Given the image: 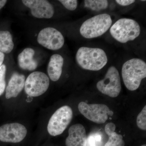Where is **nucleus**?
<instances>
[{
	"mask_svg": "<svg viewBox=\"0 0 146 146\" xmlns=\"http://www.w3.org/2000/svg\"><path fill=\"white\" fill-rule=\"evenodd\" d=\"M78 65L84 70L96 71L101 70L107 63L108 57L103 50L100 48L82 47L76 55Z\"/></svg>",
	"mask_w": 146,
	"mask_h": 146,
	"instance_id": "obj_1",
	"label": "nucleus"
},
{
	"mask_svg": "<svg viewBox=\"0 0 146 146\" xmlns=\"http://www.w3.org/2000/svg\"><path fill=\"white\" fill-rule=\"evenodd\" d=\"M122 76L126 87L129 91L137 90L142 80L146 77V63L139 58H133L124 63Z\"/></svg>",
	"mask_w": 146,
	"mask_h": 146,
	"instance_id": "obj_2",
	"label": "nucleus"
},
{
	"mask_svg": "<svg viewBox=\"0 0 146 146\" xmlns=\"http://www.w3.org/2000/svg\"><path fill=\"white\" fill-rule=\"evenodd\" d=\"M112 24V18L109 14H99L84 21L80 27V32L86 39L96 38L106 32Z\"/></svg>",
	"mask_w": 146,
	"mask_h": 146,
	"instance_id": "obj_3",
	"label": "nucleus"
},
{
	"mask_svg": "<svg viewBox=\"0 0 146 146\" xmlns=\"http://www.w3.org/2000/svg\"><path fill=\"white\" fill-rule=\"evenodd\" d=\"M141 31V27L136 21L126 18L119 19L110 29L111 36L121 43L136 39L140 35Z\"/></svg>",
	"mask_w": 146,
	"mask_h": 146,
	"instance_id": "obj_4",
	"label": "nucleus"
},
{
	"mask_svg": "<svg viewBox=\"0 0 146 146\" xmlns=\"http://www.w3.org/2000/svg\"><path fill=\"white\" fill-rule=\"evenodd\" d=\"M73 116L70 106H64L58 108L50 118L47 126L48 133L53 136L62 134L70 123Z\"/></svg>",
	"mask_w": 146,
	"mask_h": 146,
	"instance_id": "obj_5",
	"label": "nucleus"
},
{
	"mask_svg": "<svg viewBox=\"0 0 146 146\" xmlns=\"http://www.w3.org/2000/svg\"><path fill=\"white\" fill-rule=\"evenodd\" d=\"M96 86L102 94L111 98L117 97L121 90V78L117 69L115 66H110L104 78L98 82Z\"/></svg>",
	"mask_w": 146,
	"mask_h": 146,
	"instance_id": "obj_6",
	"label": "nucleus"
},
{
	"mask_svg": "<svg viewBox=\"0 0 146 146\" xmlns=\"http://www.w3.org/2000/svg\"><path fill=\"white\" fill-rule=\"evenodd\" d=\"M78 108L86 119L99 124L104 123L108 119V116L113 115V111L104 104H88L82 102L79 104Z\"/></svg>",
	"mask_w": 146,
	"mask_h": 146,
	"instance_id": "obj_7",
	"label": "nucleus"
},
{
	"mask_svg": "<svg viewBox=\"0 0 146 146\" xmlns=\"http://www.w3.org/2000/svg\"><path fill=\"white\" fill-rule=\"evenodd\" d=\"M49 85L48 76L43 72L35 71L30 74L26 79L24 89L27 95L36 97L44 94Z\"/></svg>",
	"mask_w": 146,
	"mask_h": 146,
	"instance_id": "obj_8",
	"label": "nucleus"
},
{
	"mask_svg": "<svg viewBox=\"0 0 146 146\" xmlns=\"http://www.w3.org/2000/svg\"><path fill=\"white\" fill-rule=\"evenodd\" d=\"M37 43L51 50H57L63 47L65 39L63 34L54 28L48 27L42 29L37 36Z\"/></svg>",
	"mask_w": 146,
	"mask_h": 146,
	"instance_id": "obj_9",
	"label": "nucleus"
},
{
	"mask_svg": "<svg viewBox=\"0 0 146 146\" xmlns=\"http://www.w3.org/2000/svg\"><path fill=\"white\" fill-rule=\"evenodd\" d=\"M27 133L26 128L21 124H6L0 127V141L5 143H20L26 137Z\"/></svg>",
	"mask_w": 146,
	"mask_h": 146,
	"instance_id": "obj_10",
	"label": "nucleus"
},
{
	"mask_svg": "<svg viewBox=\"0 0 146 146\" xmlns=\"http://www.w3.org/2000/svg\"><path fill=\"white\" fill-rule=\"evenodd\" d=\"M22 2L30 10L32 16L39 19H50L54 15L53 6L46 0H24Z\"/></svg>",
	"mask_w": 146,
	"mask_h": 146,
	"instance_id": "obj_11",
	"label": "nucleus"
},
{
	"mask_svg": "<svg viewBox=\"0 0 146 146\" xmlns=\"http://www.w3.org/2000/svg\"><path fill=\"white\" fill-rule=\"evenodd\" d=\"M65 141L66 146H86L87 136L83 125L76 124L71 126Z\"/></svg>",
	"mask_w": 146,
	"mask_h": 146,
	"instance_id": "obj_12",
	"label": "nucleus"
},
{
	"mask_svg": "<svg viewBox=\"0 0 146 146\" xmlns=\"http://www.w3.org/2000/svg\"><path fill=\"white\" fill-rule=\"evenodd\" d=\"M25 80L24 75L17 72L13 73L6 87V98L9 99L18 96L25 87Z\"/></svg>",
	"mask_w": 146,
	"mask_h": 146,
	"instance_id": "obj_13",
	"label": "nucleus"
},
{
	"mask_svg": "<svg viewBox=\"0 0 146 146\" xmlns=\"http://www.w3.org/2000/svg\"><path fill=\"white\" fill-rule=\"evenodd\" d=\"M35 51L31 48L24 49L17 57L18 66L22 70L29 71H34L38 67V63L34 58Z\"/></svg>",
	"mask_w": 146,
	"mask_h": 146,
	"instance_id": "obj_14",
	"label": "nucleus"
},
{
	"mask_svg": "<svg viewBox=\"0 0 146 146\" xmlns=\"http://www.w3.org/2000/svg\"><path fill=\"white\" fill-rule=\"evenodd\" d=\"M64 59L62 56L55 54L51 56L48 63L47 72L49 78L54 82L57 81L62 74Z\"/></svg>",
	"mask_w": 146,
	"mask_h": 146,
	"instance_id": "obj_15",
	"label": "nucleus"
},
{
	"mask_svg": "<svg viewBox=\"0 0 146 146\" xmlns=\"http://www.w3.org/2000/svg\"><path fill=\"white\" fill-rule=\"evenodd\" d=\"M115 129L116 125L114 123H108L106 125L105 131L109 139L104 146H125L123 136L116 133Z\"/></svg>",
	"mask_w": 146,
	"mask_h": 146,
	"instance_id": "obj_16",
	"label": "nucleus"
},
{
	"mask_svg": "<svg viewBox=\"0 0 146 146\" xmlns=\"http://www.w3.org/2000/svg\"><path fill=\"white\" fill-rule=\"evenodd\" d=\"M13 36L8 31H0V52L3 53H10L14 48Z\"/></svg>",
	"mask_w": 146,
	"mask_h": 146,
	"instance_id": "obj_17",
	"label": "nucleus"
},
{
	"mask_svg": "<svg viewBox=\"0 0 146 146\" xmlns=\"http://www.w3.org/2000/svg\"><path fill=\"white\" fill-rule=\"evenodd\" d=\"M84 3V7L96 11L106 9L108 5L106 0H85Z\"/></svg>",
	"mask_w": 146,
	"mask_h": 146,
	"instance_id": "obj_18",
	"label": "nucleus"
},
{
	"mask_svg": "<svg viewBox=\"0 0 146 146\" xmlns=\"http://www.w3.org/2000/svg\"><path fill=\"white\" fill-rule=\"evenodd\" d=\"M137 125L140 129L146 130V106H145L141 112L138 114L136 120Z\"/></svg>",
	"mask_w": 146,
	"mask_h": 146,
	"instance_id": "obj_19",
	"label": "nucleus"
},
{
	"mask_svg": "<svg viewBox=\"0 0 146 146\" xmlns=\"http://www.w3.org/2000/svg\"><path fill=\"white\" fill-rule=\"evenodd\" d=\"M7 67L3 64L0 67V96L3 94L6 89L5 76Z\"/></svg>",
	"mask_w": 146,
	"mask_h": 146,
	"instance_id": "obj_20",
	"label": "nucleus"
},
{
	"mask_svg": "<svg viewBox=\"0 0 146 146\" xmlns=\"http://www.w3.org/2000/svg\"><path fill=\"white\" fill-rule=\"evenodd\" d=\"M102 136L98 133L90 134L86 140V146H97V143L101 142Z\"/></svg>",
	"mask_w": 146,
	"mask_h": 146,
	"instance_id": "obj_21",
	"label": "nucleus"
},
{
	"mask_svg": "<svg viewBox=\"0 0 146 146\" xmlns=\"http://www.w3.org/2000/svg\"><path fill=\"white\" fill-rule=\"evenodd\" d=\"M65 8L70 11L75 10L78 6V2L76 0H60L58 1Z\"/></svg>",
	"mask_w": 146,
	"mask_h": 146,
	"instance_id": "obj_22",
	"label": "nucleus"
},
{
	"mask_svg": "<svg viewBox=\"0 0 146 146\" xmlns=\"http://www.w3.org/2000/svg\"><path fill=\"white\" fill-rule=\"evenodd\" d=\"M118 4L122 6H126L133 3L135 2L134 0H116Z\"/></svg>",
	"mask_w": 146,
	"mask_h": 146,
	"instance_id": "obj_23",
	"label": "nucleus"
},
{
	"mask_svg": "<svg viewBox=\"0 0 146 146\" xmlns=\"http://www.w3.org/2000/svg\"><path fill=\"white\" fill-rule=\"evenodd\" d=\"M5 58V54L0 52V67L3 65Z\"/></svg>",
	"mask_w": 146,
	"mask_h": 146,
	"instance_id": "obj_24",
	"label": "nucleus"
},
{
	"mask_svg": "<svg viewBox=\"0 0 146 146\" xmlns=\"http://www.w3.org/2000/svg\"><path fill=\"white\" fill-rule=\"evenodd\" d=\"M7 2L6 0H0V10L5 6Z\"/></svg>",
	"mask_w": 146,
	"mask_h": 146,
	"instance_id": "obj_25",
	"label": "nucleus"
},
{
	"mask_svg": "<svg viewBox=\"0 0 146 146\" xmlns=\"http://www.w3.org/2000/svg\"><path fill=\"white\" fill-rule=\"evenodd\" d=\"M141 146H146V145H143Z\"/></svg>",
	"mask_w": 146,
	"mask_h": 146,
	"instance_id": "obj_26",
	"label": "nucleus"
}]
</instances>
